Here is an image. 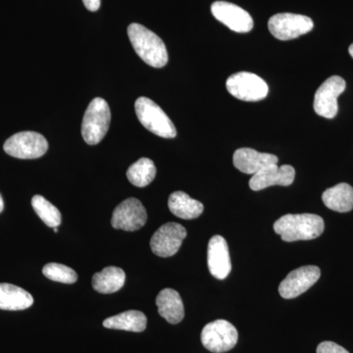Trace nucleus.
<instances>
[{"instance_id":"nucleus-9","label":"nucleus","mask_w":353,"mask_h":353,"mask_svg":"<svg viewBox=\"0 0 353 353\" xmlns=\"http://www.w3.org/2000/svg\"><path fill=\"white\" fill-rule=\"evenodd\" d=\"M347 88V83L340 76H332L320 85L314 97L315 112L321 117L333 119L339 111L338 97Z\"/></svg>"},{"instance_id":"nucleus-1","label":"nucleus","mask_w":353,"mask_h":353,"mask_svg":"<svg viewBox=\"0 0 353 353\" xmlns=\"http://www.w3.org/2000/svg\"><path fill=\"white\" fill-rule=\"evenodd\" d=\"M322 217L315 214H287L276 221L274 231L287 243L314 240L324 232Z\"/></svg>"},{"instance_id":"nucleus-24","label":"nucleus","mask_w":353,"mask_h":353,"mask_svg":"<svg viewBox=\"0 0 353 353\" xmlns=\"http://www.w3.org/2000/svg\"><path fill=\"white\" fill-rule=\"evenodd\" d=\"M34 212L48 227L55 228L61 224V213L52 203L41 196H34L32 199Z\"/></svg>"},{"instance_id":"nucleus-4","label":"nucleus","mask_w":353,"mask_h":353,"mask_svg":"<svg viewBox=\"0 0 353 353\" xmlns=\"http://www.w3.org/2000/svg\"><path fill=\"white\" fill-rule=\"evenodd\" d=\"M134 110L141 124L148 131L165 139H174L176 130L170 118L152 99L139 97L134 103Z\"/></svg>"},{"instance_id":"nucleus-10","label":"nucleus","mask_w":353,"mask_h":353,"mask_svg":"<svg viewBox=\"0 0 353 353\" xmlns=\"http://www.w3.org/2000/svg\"><path fill=\"white\" fill-rule=\"evenodd\" d=\"M148 213L139 199H128L114 209L111 225L114 229L126 232L138 231L145 226Z\"/></svg>"},{"instance_id":"nucleus-6","label":"nucleus","mask_w":353,"mask_h":353,"mask_svg":"<svg viewBox=\"0 0 353 353\" xmlns=\"http://www.w3.org/2000/svg\"><path fill=\"white\" fill-rule=\"evenodd\" d=\"M4 152L19 159H37L46 154L48 143L43 134L36 132H20L4 143Z\"/></svg>"},{"instance_id":"nucleus-30","label":"nucleus","mask_w":353,"mask_h":353,"mask_svg":"<svg viewBox=\"0 0 353 353\" xmlns=\"http://www.w3.org/2000/svg\"><path fill=\"white\" fill-rule=\"evenodd\" d=\"M53 230H54L55 233H58L57 227L53 228Z\"/></svg>"},{"instance_id":"nucleus-22","label":"nucleus","mask_w":353,"mask_h":353,"mask_svg":"<svg viewBox=\"0 0 353 353\" xmlns=\"http://www.w3.org/2000/svg\"><path fill=\"white\" fill-rule=\"evenodd\" d=\"M148 324L146 316L141 311L130 310L112 316L104 320L103 326L108 329L123 330V331L141 333L145 331Z\"/></svg>"},{"instance_id":"nucleus-5","label":"nucleus","mask_w":353,"mask_h":353,"mask_svg":"<svg viewBox=\"0 0 353 353\" xmlns=\"http://www.w3.org/2000/svg\"><path fill=\"white\" fill-rule=\"evenodd\" d=\"M238 339L236 327L226 320L208 323L201 332L202 345L213 353H224L233 350Z\"/></svg>"},{"instance_id":"nucleus-16","label":"nucleus","mask_w":353,"mask_h":353,"mask_svg":"<svg viewBox=\"0 0 353 353\" xmlns=\"http://www.w3.org/2000/svg\"><path fill=\"white\" fill-rule=\"evenodd\" d=\"M278 157L269 153H262L252 150V148H239L234 153V166L241 173L248 175H255L265 167L271 164H277Z\"/></svg>"},{"instance_id":"nucleus-8","label":"nucleus","mask_w":353,"mask_h":353,"mask_svg":"<svg viewBox=\"0 0 353 353\" xmlns=\"http://www.w3.org/2000/svg\"><path fill=\"white\" fill-rule=\"evenodd\" d=\"M314 27L311 18L292 13H279L268 22L269 31L280 41H290L307 34Z\"/></svg>"},{"instance_id":"nucleus-11","label":"nucleus","mask_w":353,"mask_h":353,"mask_svg":"<svg viewBox=\"0 0 353 353\" xmlns=\"http://www.w3.org/2000/svg\"><path fill=\"white\" fill-rule=\"evenodd\" d=\"M187 230L178 223H167L155 232L150 240V248L159 257H171L182 246Z\"/></svg>"},{"instance_id":"nucleus-7","label":"nucleus","mask_w":353,"mask_h":353,"mask_svg":"<svg viewBox=\"0 0 353 353\" xmlns=\"http://www.w3.org/2000/svg\"><path fill=\"white\" fill-rule=\"evenodd\" d=\"M228 92L243 101H259L267 97L268 85L259 76L250 72H239L228 78Z\"/></svg>"},{"instance_id":"nucleus-18","label":"nucleus","mask_w":353,"mask_h":353,"mask_svg":"<svg viewBox=\"0 0 353 353\" xmlns=\"http://www.w3.org/2000/svg\"><path fill=\"white\" fill-rule=\"evenodd\" d=\"M323 202L336 212H350L353 209V188L348 183H341L325 190Z\"/></svg>"},{"instance_id":"nucleus-25","label":"nucleus","mask_w":353,"mask_h":353,"mask_svg":"<svg viewBox=\"0 0 353 353\" xmlns=\"http://www.w3.org/2000/svg\"><path fill=\"white\" fill-rule=\"evenodd\" d=\"M43 273L50 280L62 283V284H74L78 280L76 272L63 264H46L43 267Z\"/></svg>"},{"instance_id":"nucleus-29","label":"nucleus","mask_w":353,"mask_h":353,"mask_svg":"<svg viewBox=\"0 0 353 353\" xmlns=\"http://www.w3.org/2000/svg\"><path fill=\"white\" fill-rule=\"evenodd\" d=\"M348 52H350V57L353 58V43L348 48Z\"/></svg>"},{"instance_id":"nucleus-20","label":"nucleus","mask_w":353,"mask_h":353,"mask_svg":"<svg viewBox=\"0 0 353 353\" xmlns=\"http://www.w3.org/2000/svg\"><path fill=\"white\" fill-rule=\"evenodd\" d=\"M169 209L174 215L183 220L196 219L203 212L204 206L201 201L192 199L183 192H175L168 201Z\"/></svg>"},{"instance_id":"nucleus-19","label":"nucleus","mask_w":353,"mask_h":353,"mask_svg":"<svg viewBox=\"0 0 353 353\" xmlns=\"http://www.w3.org/2000/svg\"><path fill=\"white\" fill-rule=\"evenodd\" d=\"M34 299L27 290L17 285L0 284V309L18 311L31 307Z\"/></svg>"},{"instance_id":"nucleus-28","label":"nucleus","mask_w":353,"mask_h":353,"mask_svg":"<svg viewBox=\"0 0 353 353\" xmlns=\"http://www.w3.org/2000/svg\"><path fill=\"white\" fill-rule=\"evenodd\" d=\"M4 209V201L3 199H2L1 194H0V213L3 211Z\"/></svg>"},{"instance_id":"nucleus-17","label":"nucleus","mask_w":353,"mask_h":353,"mask_svg":"<svg viewBox=\"0 0 353 353\" xmlns=\"http://www.w3.org/2000/svg\"><path fill=\"white\" fill-rule=\"evenodd\" d=\"M157 305L158 313L170 324H179L185 317L182 299L175 290H162L157 297Z\"/></svg>"},{"instance_id":"nucleus-15","label":"nucleus","mask_w":353,"mask_h":353,"mask_svg":"<svg viewBox=\"0 0 353 353\" xmlns=\"http://www.w3.org/2000/svg\"><path fill=\"white\" fill-rule=\"evenodd\" d=\"M208 263L211 275L218 280H224L232 270L229 248L223 236H214L208 243Z\"/></svg>"},{"instance_id":"nucleus-21","label":"nucleus","mask_w":353,"mask_h":353,"mask_svg":"<svg viewBox=\"0 0 353 353\" xmlns=\"http://www.w3.org/2000/svg\"><path fill=\"white\" fill-rule=\"evenodd\" d=\"M126 274L119 267L109 266L92 277V288L97 292L108 294L118 292L124 287Z\"/></svg>"},{"instance_id":"nucleus-3","label":"nucleus","mask_w":353,"mask_h":353,"mask_svg":"<svg viewBox=\"0 0 353 353\" xmlns=\"http://www.w3.org/2000/svg\"><path fill=\"white\" fill-rule=\"evenodd\" d=\"M111 112L108 102L101 97L88 104L82 124V136L88 145L101 143L110 126Z\"/></svg>"},{"instance_id":"nucleus-2","label":"nucleus","mask_w":353,"mask_h":353,"mask_svg":"<svg viewBox=\"0 0 353 353\" xmlns=\"http://www.w3.org/2000/svg\"><path fill=\"white\" fill-rule=\"evenodd\" d=\"M128 36L137 54L146 64L162 68L168 62V52L165 43L157 34L145 26L132 23L128 27Z\"/></svg>"},{"instance_id":"nucleus-13","label":"nucleus","mask_w":353,"mask_h":353,"mask_svg":"<svg viewBox=\"0 0 353 353\" xmlns=\"http://www.w3.org/2000/svg\"><path fill=\"white\" fill-rule=\"evenodd\" d=\"M213 16L236 32H248L253 29L252 16L245 9L227 1H216L211 6Z\"/></svg>"},{"instance_id":"nucleus-26","label":"nucleus","mask_w":353,"mask_h":353,"mask_svg":"<svg viewBox=\"0 0 353 353\" xmlns=\"http://www.w3.org/2000/svg\"><path fill=\"white\" fill-rule=\"evenodd\" d=\"M317 353H350L345 348L333 341H323L317 347Z\"/></svg>"},{"instance_id":"nucleus-14","label":"nucleus","mask_w":353,"mask_h":353,"mask_svg":"<svg viewBox=\"0 0 353 353\" xmlns=\"http://www.w3.org/2000/svg\"><path fill=\"white\" fill-rule=\"evenodd\" d=\"M294 176L296 171L290 165L279 167L277 164H271L252 176L250 187L255 192L266 189L271 185L288 187L294 183Z\"/></svg>"},{"instance_id":"nucleus-12","label":"nucleus","mask_w":353,"mask_h":353,"mask_svg":"<svg viewBox=\"0 0 353 353\" xmlns=\"http://www.w3.org/2000/svg\"><path fill=\"white\" fill-rule=\"evenodd\" d=\"M321 271L319 267L303 266L290 272L279 285V292L283 299H292L301 296L319 280Z\"/></svg>"},{"instance_id":"nucleus-27","label":"nucleus","mask_w":353,"mask_h":353,"mask_svg":"<svg viewBox=\"0 0 353 353\" xmlns=\"http://www.w3.org/2000/svg\"><path fill=\"white\" fill-rule=\"evenodd\" d=\"M83 2L88 10L94 12L101 7V0H83Z\"/></svg>"},{"instance_id":"nucleus-23","label":"nucleus","mask_w":353,"mask_h":353,"mask_svg":"<svg viewBox=\"0 0 353 353\" xmlns=\"http://www.w3.org/2000/svg\"><path fill=\"white\" fill-rule=\"evenodd\" d=\"M157 167L150 158H141L127 171L128 180L138 188H145L154 180Z\"/></svg>"}]
</instances>
